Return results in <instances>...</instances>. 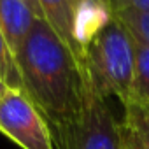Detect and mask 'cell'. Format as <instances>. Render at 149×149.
I'll return each mask as SVG.
<instances>
[{
	"label": "cell",
	"instance_id": "cell-11",
	"mask_svg": "<svg viewBox=\"0 0 149 149\" xmlns=\"http://www.w3.org/2000/svg\"><path fill=\"white\" fill-rule=\"evenodd\" d=\"M112 13L123 9H135V11H149V0H109Z\"/></svg>",
	"mask_w": 149,
	"mask_h": 149
},
{
	"label": "cell",
	"instance_id": "cell-3",
	"mask_svg": "<svg viewBox=\"0 0 149 149\" xmlns=\"http://www.w3.org/2000/svg\"><path fill=\"white\" fill-rule=\"evenodd\" d=\"M54 149H121L119 119L97 90L90 74H84L79 111L61 121L49 123Z\"/></svg>",
	"mask_w": 149,
	"mask_h": 149
},
{
	"label": "cell",
	"instance_id": "cell-6",
	"mask_svg": "<svg viewBox=\"0 0 149 149\" xmlns=\"http://www.w3.org/2000/svg\"><path fill=\"white\" fill-rule=\"evenodd\" d=\"M121 149H149V107L139 100L123 105Z\"/></svg>",
	"mask_w": 149,
	"mask_h": 149
},
{
	"label": "cell",
	"instance_id": "cell-15",
	"mask_svg": "<svg viewBox=\"0 0 149 149\" xmlns=\"http://www.w3.org/2000/svg\"><path fill=\"white\" fill-rule=\"evenodd\" d=\"M146 105H147V107H149V104H146Z\"/></svg>",
	"mask_w": 149,
	"mask_h": 149
},
{
	"label": "cell",
	"instance_id": "cell-9",
	"mask_svg": "<svg viewBox=\"0 0 149 149\" xmlns=\"http://www.w3.org/2000/svg\"><path fill=\"white\" fill-rule=\"evenodd\" d=\"M114 14L137 40L149 46V11L123 9V11H116Z\"/></svg>",
	"mask_w": 149,
	"mask_h": 149
},
{
	"label": "cell",
	"instance_id": "cell-8",
	"mask_svg": "<svg viewBox=\"0 0 149 149\" xmlns=\"http://www.w3.org/2000/svg\"><path fill=\"white\" fill-rule=\"evenodd\" d=\"M133 37V35H132ZM135 46V98L149 104V46L133 37Z\"/></svg>",
	"mask_w": 149,
	"mask_h": 149
},
{
	"label": "cell",
	"instance_id": "cell-12",
	"mask_svg": "<svg viewBox=\"0 0 149 149\" xmlns=\"http://www.w3.org/2000/svg\"><path fill=\"white\" fill-rule=\"evenodd\" d=\"M25 2L28 4V7L35 13V16L37 18H40V19H44V14H42V9H40V4H39V0H25Z\"/></svg>",
	"mask_w": 149,
	"mask_h": 149
},
{
	"label": "cell",
	"instance_id": "cell-14",
	"mask_svg": "<svg viewBox=\"0 0 149 149\" xmlns=\"http://www.w3.org/2000/svg\"><path fill=\"white\" fill-rule=\"evenodd\" d=\"M76 2H79V0H72V4H76ZM104 2H105V4H109V6H111V2H109V0H104ZM111 9H112V7H111Z\"/></svg>",
	"mask_w": 149,
	"mask_h": 149
},
{
	"label": "cell",
	"instance_id": "cell-7",
	"mask_svg": "<svg viewBox=\"0 0 149 149\" xmlns=\"http://www.w3.org/2000/svg\"><path fill=\"white\" fill-rule=\"evenodd\" d=\"M44 19L56 30V33L63 39L68 49L84 67V56L76 42L74 33V4L72 0H39Z\"/></svg>",
	"mask_w": 149,
	"mask_h": 149
},
{
	"label": "cell",
	"instance_id": "cell-4",
	"mask_svg": "<svg viewBox=\"0 0 149 149\" xmlns=\"http://www.w3.org/2000/svg\"><path fill=\"white\" fill-rule=\"evenodd\" d=\"M0 132L21 149H54L47 119L21 88H9L0 102Z\"/></svg>",
	"mask_w": 149,
	"mask_h": 149
},
{
	"label": "cell",
	"instance_id": "cell-2",
	"mask_svg": "<svg viewBox=\"0 0 149 149\" xmlns=\"http://www.w3.org/2000/svg\"><path fill=\"white\" fill-rule=\"evenodd\" d=\"M84 67L97 90L126 105L135 102V46L126 26L114 14L84 47Z\"/></svg>",
	"mask_w": 149,
	"mask_h": 149
},
{
	"label": "cell",
	"instance_id": "cell-5",
	"mask_svg": "<svg viewBox=\"0 0 149 149\" xmlns=\"http://www.w3.org/2000/svg\"><path fill=\"white\" fill-rule=\"evenodd\" d=\"M35 19L40 18L35 16L25 0H0V32L14 60Z\"/></svg>",
	"mask_w": 149,
	"mask_h": 149
},
{
	"label": "cell",
	"instance_id": "cell-1",
	"mask_svg": "<svg viewBox=\"0 0 149 149\" xmlns=\"http://www.w3.org/2000/svg\"><path fill=\"white\" fill-rule=\"evenodd\" d=\"M21 90L47 123L74 116L83 102L86 67L46 19H35L18 56Z\"/></svg>",
	"mask_w": 149,
	"mask_h": 149
},
{
	"label": "cell",
	"instance_id": "cell-13",
	"mask_svg": "<svg viewBox=\"0 0 149 149\" xmlns=\"http://www.w3.org/2000/svg\"><path fill=\"white\" fill-rule=\"evenodd\" d=\"M9 88H11V86H9L2 77H0V102H2V98H4V95L7 93V90H9Z\"/></svg>",
	"mask_w": 149,
	"mask_h": 149
},
{
	"label": "cell",
	"instance_id": "cell-10",
	"mask_svg": "<svg viewBox=\"0 0 149 149\" xmlns=\"http://www.w3.org/2000/svg\"><path fill=\"white\" fill-rule=\"evenodd\" d=\"M0 77L11 88H21V79H19V74H18L16 60H14L13 53L9 51L2 32H0Z\"/></svg>",
	"mask_w": 149,
	"mask_h": 149
}]
</instances>
